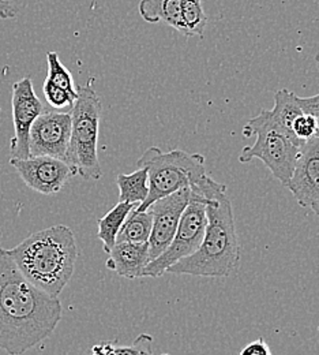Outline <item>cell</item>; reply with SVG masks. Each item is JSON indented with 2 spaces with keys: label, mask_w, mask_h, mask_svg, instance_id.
Returning a JSON list of instances; mask_svg holds the SVG:
<instances>
[{
  "label": "cell",
  "mask_w": 319,
  "mask_h": 355,
  "mask_svg": "<svg viewBox=\"0 0 319 355\" xmlns=\"http://www.w3.org/2000/svg\"><path fill=\"white\" fill-rule=\"evenodd\" d=\"M59 297L32 284L0 248V350L24 355L48 339L62 320Z\"/></svg>",
  "instance_id": "obj_1"
},
{
  "label": "cell",
  "mask_w": 319,
  "mask_h": 355,
  "mask_svg": "<svg viewBox=\"0 0 319 355\" xmlns=\"http://www.w3.org/2000/svg\"><path fill=\"white\" fill-rule=\"evenodd\" d=\"M191 187L206 198L205 235L195 253L170 266L167 272L202 277L232 276L240 266V245L227 186L205 175Z\"/></svg>",
  "instance_id": "obj_2"
},
{
  "label": "cell",
  "mask_w": 319,
  "mask_h": 355,
  "mask_svg": "<svg viewBox=\"0 0 319 355\" xmlns=\"http://www.w3.org/2000/svg\"><path fill=\"white\" fill-rule=\"evenodd\" d=\"M8 254L32 284L59 297L74 275L78 248L73 230L57 224L33 232Z\"/></svg>",
  "instance_id": "obj_3"
},
{
  "label": "cell",
  "mask_w": 319,
  "mask_h": 355,
  "mask_svg": "<svg viewBox=\"0 0 319 355\" xmlns=\"http://www.w3.org/2000/svg\"><path fill=\"white\" fill-rule=\"evenodd\" d=\"M77 89L78 97L70 111L71 137L66 163L85 180H98L102 177L97 150L102 104L91 81Z\"/></svg>",
  "instance_id": "obj_4"
},
{
  "label": "cell",
  "mask_w": 319,
  "mask_h": 355,
  "mask_svg": "<svg viewBox=\"0 0 319 355\" xmlns=\"http://www.w3.org/2000/svg\"><path fill=\"white\" fill-rule=\"evenodd\" d=\"M205 156L181 149L163 152L157 146L146 149L138 159V167H146L149 175V194L138 205L137 211H146L154 201L167 197L183 187H191L206 175Z\"/></svg>",
  "instance_id": "obj_5"
},
{
  "label": "cell",
  "mask_w": 319,
  "mask_h": 355,
  "mask_svg": "<svg viewBox=\"0 0 319 355\" xmlns=\"http://www.w3.org/2000/svg\"><path fill=\"white\" fill-rule=\"evenodd\" d=\"M243 133L247 137L257 135V141L251 146L240 150L239 162L247 164L254 159H259L284 186L293 173L303 142L282 132L269 115V110H262L255 118L250 119Z\"/></svg>",
  "instance_id": "obj_6"
},
{
  "label": "cell",
  "mask_w": 319,
  "mask_h": 355,
  "mask_svg": "<svg viewBox=\"0 0 319 355\" xmlns=\"http://www.w3.org/2000/svg\"><path fill=\"white\" fill-rule=\"evenodd\" d=\"M208 225L206 198L191 187V198L183 212L170 246L143 270V277H161L170 266L191 256L201 246Z\"/></svg>",
  "instance_id": "obj_7"
},
{
  "label": "cell",
  "mask_w": 319,
  "mask_h": 355,
  "mask_svg": "<svg viewBox=\"0 0 319 355\" xmlns=\"http://www.w3.org/2000/svg\"><path fill=\"white\" fill-rule=\"evenodd\" d=\"M14 137L11 139V157L29 159V134L35 121L44 112V107L36 94L30 77L17 81L11 89Z\"/></svg>",
  "instance_id": "obj_8"
},
{
  "label": "cell",
  "mask_w": 319,
  "mask_h": 355,
  "mask_svg": "<svg viewBox=\"0 0 319 355\" xmlns=\"http://www.w3.org/2000/svg\"><path fill=\"white\" fill-rule=\"evenodd\" d=\"M190 198L191 187H183L154 201L147 208L152 214V232L147 241L150 261L157 259L172 242Z\"/></svg>",
  "instance_id": "obj_9"
},
{
  "label": "cell",
  "mask_w": 319,
  "mask_h": 355,
  "mask_svg": "<svg viewBox=\"0 0 319 355\" xmlns=\"http://www.w3.org/2000/svg\"><path fill=\"white\" fill-rule=\"evenodd\" d=\"M10 164L28 187L44 196L57 194L71 178L77 175L66 162L49 156L11 157Z\"/></svg>",
  "instance_id": "obj_10"
},
{
  "label": "cell",
  "mask_w": 319,
  "mask_h": 355,
  "mask_svg": "<svg viewBox=\"0 0 319 355\" xmlns=\"http://www.w3.org/2000/svg\"><path fill=\"white\" fill-rule=\"evenodd\" d=\"M71 137V112H43L29 134L30 156H49L66 162Z\"/></svg>",
  "instance_id": "obj_11"
},
{
  "label": "cell",
  "mask_w": 319,
  "mask_h": 355,
  "mask_svg": "<svg viewBox=\"0 0 319 355\" xmlns=\"http://www.w3.org/2000/svg\"><path fill=\"white\" fill-rule=\"evenodd\" d=\"M285 187L300 207L319 216V137L302 144L293 173Z\"/></svg>",
  "instance_id": "obj_12"
},
{
  "label": "cell",
  "mask_w": 319,
  "mask_h": 355,
  "mask_svg": "<svg viewBox=\"0 0 319 355\" xmlns=\"http://www.w3.org/2000/svg\"><path fill=\"white\" fill-rule=\"evenodd\" d=\"M150 263L147 242H116L109 252L107 268L127 279L143 277V270Z\"/></svg>",
  "instance_id": "obj_13"
},
{
  "label": "cell",
  "mask_w": 319,
  "mask_h": 355,
  "mask_svg": "<svg viewBox=\"0 0 319 355\" xmlns=\"http://www.w3.org/2000/svg\"><path fill=\"white\" fill-rule=\"evenodd\" d=\"M139 15L149 24H165L183 35L181 0H140Z\"/></svg>",
  "instance_id": "obj_14"
},
{
  "label": "cell",
  "mask_w": 319,
  "mask_h": 355,
  "mask_svg": "<svg viewBox=\"0 0 319 355\" xmlns=\"http://www.w3.org/2000/svg\"><path fill=\"white\" fill-rule=\"evenodd\" d=\"M137 207L136 204L119 201L105 216L98 219L97 238L102 242V249L105 253L109 254L116 243V238L123 223L127 219L130 212Z\"/></svg>",
  "instance_id": "obj_15"
},
{
  "label": "cell",
  "mask_w": 319,
  "mask_h": 355,
  "mask_svg": "<svg viewBox=\"0 0 319 355\" xmlns=\"http://www.w3.org/2000/svg\"><path fill=\"white\" fill-rule=\"evenodd\" d=\"M302 114L303 110L298 104L296 94L293 92L288 89H280L275 92L273 110H269V115L282 132L296 138L292 133V125L293 121Z\"/></svg>",
  "instance_id": "obj_16"
},
{
  "label": "cell",
  "mask_w": 319,
  "mask_h": 355,
  "mask_svg": "<svg viewBox=\"0 0 319 355\" xmlns=\"http://www.w3.org/2000/svg\"><path fill=\"white\" fill-rule=\"evenodd\" d=\"M119 201L140 205L149 194V175L146 167H138L131 174H119Z\"/></svg>",
  "instance_id": "obj_17"
},
{
  "label": "cell",
  "mask_w": 319,
  "mask_h": 355,
  "mask_svg": "<svg viewBox=\"0 0 319 355\" xmlns=\"http://www.w3.org/2000/svg\"><path fill=\"white\" fill-rule=\"evenodd\" d=\"M152 232V214L149 209L146 211H137L134 208L127 219L123 223L116 242H134V243H143L149 241Z\"/></svg>",
  "instance_id": "obj_18"
},
{
  "label": "cell",
  "mask_w": 319,
  "mask_h": 355,
  "mask_svg": "<svg viewBox=\"0 0 319 355\" xmlns=\"http://www.w3.org/2000/svg\"><path fill=\"white\" fill-rule=\"evenodd\" d=\"M182 4L183 35L187 37L203 36L209 22L202 0H181Z\"/></svg>",
  "instance_id": "obj_19"
},
{
  "label": "cell",
  "mask_w": 319,
  "mask_h": 355,
  "mask_svg": "<svg viewBox=\"0 0 319 355\" xmlns=\"http://www.w3.org/2000/svg\"><path fill=\"white\" fill-rule=\"evenodd\" d=\"M46 64H48V77L46 80L59 88L64 89L70 93L75 100L78 97V87L74 83L71 73L62 63L57 52L49 51L46 53Z\"/></svg>",
  "instance_id": "obj_20"
},
{
  "label": "cell",
  "mask_w": 319,
  "mask_h": 355,
  "mask_svg": "<svg viewBox=\"0 0 319 355\" xmlns=\"http://www.w3.org/2000/svg\"><path fill=\"white\" fill-rule=\"evenodd\" d=\"M43 92H44L48 104L52 108L71 111V108L75 103V98L70 93H67L64 89L59 88L46 80L44 85H43Z\"/></svg>",
  "instance_id": "obj_21"
},
{
  "label": "cell",
  "mask_w": 319,
  "mask_h": 355,
  "mask_svg": "<svg viewBox=\"0 0 319 355\" xmlns=\"http://www.w3.org/2000/svg\"><path fill=\"white\" fill-rule=\"evenodd\" d=\"M317 130H318L317 119L313 115L306 114V112L299 115L293 121V125H292V133L300 142L309 141L313 137H316Z\"/></svg>",
  "instance_id": "obj_22"
},
{
  "label": "cell",
  "mask_w": 319,
  "mask_h": 355,
  "mask_svg": "<svg viewBox=\"0 0 319 355\" xmlns=\"http://www.w3.org/2000/svg\"><path fill=\"white\" fill-rule=\"evenodd\" d=\"M316 63H317L319 69V53L316 56ZM296 101L300 105V108L303 110V112L310 114L317 119L318 130H317L316 137H319V93L316 96H311V97H299V96H296Z\"/></svg>",
  "instance_id": "obj_23"
},
{
  "label": "cell",
  "mask_w": 319,
  "mask_h": 355,
  "mask_svg": "<svg viewBox=\"0 0 319 355\" xmlns=\"http://www.w3.org/2000/svg\"><path fill=\"white\" fill-rule=\"evenodd\" d=\"M239 355H273V353L268 343L262 338H258L257 340L244 346Z\"/></svg>",
  "instance_id": "obj_24"
},
{
  "label": "cell",
  "mask_w": 319,
  "mask_h": 355,
  "mask_svg": "<svg viewBox=\"0 0 319 355\" xmlns=\"http://www.w3.org/2000/svg\"><path fill=\"white\" fill-rule=\"evenodd\" d=\"M134 343L137 345L138 355H154L152 352V346H153V338L147 334H140L137 339L134 340ZM170 355V354H161Z\"/></svg>",
  "instance_id": "obj_25"
},
{
  "label": "cell",
  "mask_w": 319,
  "mask_h": 355,
  "mask_svg": "<svg viewBox=\"0 0 319 355\" xmlns=\"http://www.w3.org/2000/svg\"><path fill=\"white\" fill-rule=\"evenodd\" d=\"M85 355H116V345L111 343V342H105V343H100L93 346L89 353Z\"/></svg>",
  "instance_id": "obj_26"
},
{
  "label": "cell",
  "mask_w": 319,
  "mask_h": 355,
  "mask_svg": "<svg viewBox=\"0 0 319 355\" xmlns=\"http://www.w3.org/2000/svg\"><path fill=\"white\" fill-rule=\"evenodd\" d=\"M17 15V8L11 4L10 0H0V18L10 19Z\"/></svg>",
  "instance_id": "obj_27"
}]
</instances>
